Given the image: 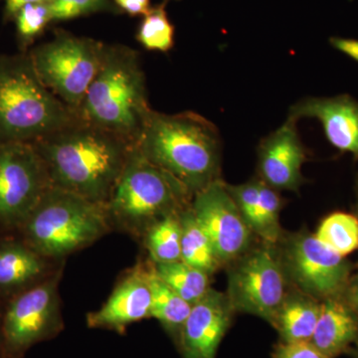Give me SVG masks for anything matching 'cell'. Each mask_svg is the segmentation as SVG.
Returning <instances> with one entry per match:
<instances>
[{
    "label": "cell",
    "mask_w": 358,
    "mask_h": 358,
    "mask_svg": "<svg viewBox=\"0 0 358 358\" xmlns=\"http://www.w3.org/2000/svg\"><path fill=\"white\" fill-rule=\"evenodd\" d=\"M352 355H353V357L358 358V348L357 350H353L352 352Z\"/></svg>",
    "instance_id": "36"
},
{
    "label": "cell",
    "mask_w": 358,
    "mask_h": 358,
    "mask_svg": "<svg viewBox=\"0 0 358 358\" xmlns=\"http://www.w3.org/2000/svg\"><path fill=\"white\" fill-rule=\"evenodd\" d=\"M141 155L194 196L221 178L222 143L215 124L193 112L152 110L136 143Z\"/></svg>",
    "instance_id": "2"
},
{
    "label": "cell",
    "mask_w": 358,
    "mask_h": 358,
    "mask_svg": "<svg viewBox=\"0 0 358 358\" xmlns=\"http://www.w3.org/2000/svg\"><path fill=\"white\" fill-rule=\"evenodd\" d=\"M181 261L214 275L222 267L211 240L193 213L192 205L180 213Z\"/></svg>",
    "instance_id": "20"
},
{
    "label": "cell",
    "mask_w": 358,
    "mask_h": 358,
    "mask_svg": "<svg viewBox=\"0 0 358 358\" xmlns=\"http://www.w3.org/2000/svg\"><path fill=\"white\" fill-rule=\"evenodd\" d=\"M50 6L53 21L73 20L113 7L109 0H50Z\"/></svg>",
    "instance_id": "29"
},
{
    "label": "cell",
    "mask_w": 358,
    "mask_h": 358,
    "mask_svg": "<svg viewBox=\"0 0 358 358\" xmlns=\"http://www.w3.org/2000/svg\"><path fill=\"white\" fill-rule=\"evenodd\" d=\"M288 117L317 120L329 143L358 160V103L352 96H308L289 108Z\"/></svg>",
    "instance_id": "16"
},
{
    "label": "cell",
    "mask_w": 358,
    "mask_h": 358,
    "mask_svg": "<svg viewBox=\"0 0 358 358\" xmlns=\"http://www.w3.org/2000/svg\"><path fill=\"white\" fill-rule=\"evenodd\" d=\"M21 51L27 52L36 37L53 21L50 0L26 4L14 17Z\"/></svg>",
    "instance_id": "27"
},
{
    "label": "cell",
    "mask_w": 358,
    "mask_h": 358,
    "mask_svg": "<svg viewBox=\"0 0 358 358\" xmlns=\"http://www.w3.org/2000/svg\"><path fill=\"white\" fill-rule=\"evenodd\" d=\"M273 358H329L308 343H280L275 346Z\"/></svg>",
    "instance_id": "30"
},
{
    "label": "cell",
    "mask_w": 358,
    "mask_h": 358,
    "mask_svg": "<svg viewBox=\"0 0 358 358\" xmlns=\"http://www.w3.org/2000/svg\"><path fill=\"white\" fill-rule=\"evenodd\" d=\"M291 289L277 245H253L228 265V292L235 312L274 322Z\"/></svg>",
    "instance_id": "9"
},
{
    "label": "cell",
    "mask_w": 358,
    "mask_h": 358,
    "mask_svg": "<svg viewBox=\"0 0 358 358\" xmlns=\"http://www.w3.org/2000/svg\"><path fill=\"white\" fill-rule=\"evenodd\" d=\"M51 186L44 162L32 143L0 147V225L20 229Z\"/></svg>",
    "instance_id": "11"
},
{
    "label": "cell",
    "mask_w": 358,
    "mask_h": 358,
    "mask_svg": "<svg viewBox=\"0 0 358 358\" xmlns=\"http://www.w3.org/2000/svg\"><path fill=\"white\" fill-rule=\"evenodd\" d=\"M329 42L334 49L358 62V40L334 37Z\"/></svg>",
    "instance_id": "32"
},
{
    "label": "cell",
    "mask_w": 358,
    "mask_h": 358,
    "mask_svg": "<svg viewBox=\"0 0 358 358\" xmlns=\"http://www.w3.org/2000/svg\"><path fill=\"white\" fill-rule=\"evenodd\" d=\"M157 275L190 305L201 300L211 289V275L183 261L154 264Z\"/></svg>",
    "instance_id": "22"
},
{
    "label": "cell",
    "mask_w": 358,
    "mask_h": 358,
    "mask_svg": "<svg viewBox=\"0 0 358 358\" xmlns=\"http://www.w3.org/2000/svg\"><path fill=\"white\" fill-rule=\"evenodd\" d=\"M292 119L263 138L258 148V178L274 189L298 192L305 183L301 167L308 159Z\"/></svg>",
    "instance_id": "14"
},
{
    "label": "cell",
    "mask_w": 358,
    "mask_h": 358,
    "mask_svg": "<svg viewBox=\"0 0 358 358\" xmlns=\"http://www.w3.org/2000/svg\"><path fill=\"white\" fill-rule=\"evenodd\" d=\"M282 207L279 192L261 180L260 199L252 231L266 243L277 245L284 234L280 224Z\"/></svg>",
    "instance_id": "25"
},
{
    "label": "cell",
    "mask_w": 358,
    "mask_h": 358,
    "mask_svg": "<svg viewBox=\"0 0 358 358\" xmlns=\"http://www.w3.org/2000/svg\"><path fill=\"white\" fill-rule=\"evenodd\" d=\"M66 261L47 258L21 238L0 241V298L9 299L44 281L61 268Z\"/></svg>",
    "instance_id": "17"
},
{
    "label": "cell",
    "mask_w": 358,
    "mask_h": 358,
    "mask_svg": "<svg viewBox=\"0 0 358 358\" xmlns=\"http://www.w3.org/2000/svg\"><path fill=\"white\" fill-rule=\"evenodd\" d=\"M192 208L222 266L234 262L253 246L255 234L240 213L222 179L196 193Z\"/></svg>",
    "instance_id": "12"
},
{
    "label": "cell",
    "mask_w": 358,
    "mask_h": 358,
    "mask_svg": "<svg viewBox=\"0 0 358 358\" xmlns=\"http://www.w3.org/2000/svg\"><path fill=\"white\" fill-rule=\"evenodd\" d=\"M192 199L180 181L145 159L134 143L106 209L113 231L141 241L152 224L185 210Z\"/></svg>",
    "instance_id": "5"
},
{
    "label": "cell",
    "mask_w": 358,
    "mask_h": 358,
    "mask_svg": "<svg viewBox=\"0 0 358 358\" xmlns=\"http://www.w3.org/2000/svg\"><path fill=\"white\" fill-rule=\"evenodd\" d=\"M2 317H3V308L0 307V358H3V338H2Z\"/></svg>",
    "instance_id": "35"
},
{
    "label": "cell",
    "mask_w": 358,
    "mask_h": 358,
    "mask_svg": "<svg viewBox=\"0 0 358 358\" xmlns=\"http://www.w3.org/2000/svg\"><path fill=\"white\" fill-rule=\"evenodd\" d=\"M234 313L227 294L211 288L192 306L181 329L176 346L182 358H216Z\"/></svg>",
    "instance_id": "15"
},
{
    "label": "cell",
    "mask_w": 358,
    "mask_h": 358,
    "mask_svg": "<svg viewBox=\"0 0 358 358\" xmlns=\"http://www.w3.org/2000/svg\"><path fill=\"white\" fill-rule=\"evenodd\" d=\"M152 289V308L150 317L159 320L166 334L178 345L181 329L185 326L188 315L192 312V305L181 298L174 289L166 284L155 272L152 263L150 274Z\"/></svg>",
    "instance_id": "21"
},
{
    "label": "cell",
    "mask_w": 358,
    "mask_h": 358,
    "mask_svg": "<svg viewBox=\"0 0 358 358\" xmlns=\"http://www.w3.org/2000/svg\"><path fill=\"white\" fill-rule=\"evenodd\" d=\"M152 262L141 261L120 278L105 303L87 315L90 329H109L120 334L134 322L150 319Z\"/></svg>",
    "instance_id": "13"
},
{
    "label": "cell",
    "mask_w": 358,
    "mask_h": 358,
    "mask_svg": "<svg viewBox=\"0 0 358 358\" xmlns=\"http://www.w3.org/2000/svg\"><path fill=\"white\" fill-rule=\"evenodd\" d=\"M152 110L138 52L105 44L102 62L78 110V119L136 143Z\"/></svg>",
    "instance_id": "3"
},
{
    "label": "cell",
    "mask_w": 358,
    "mask_h": 358,
    "mask_svg": "<svg viewBox=\"0 0 358 358\" xmlns=\"http://www.w3.org/2000/svg\"><path fill=\"white\" fill-rule=\"evenodd\" d=\"M261 179L257 176L242 185H230L226 183L228 192L236 203L249 227L253 228L255 222L257 209L260 199Z\"/></svg>",
    "instance_id": "28"
},
{
    "label": "cell",
    "mask_w": 358,
    "mask_h": 358,
    "mask_svg": "<svg viewBox=\"0 0 358 358\" xmlns=\"http://www.w3.org/2000/svg\"><path fill=\"white\" fill-rule=\"evenodd\" d=\"M181 212L167 215L152 224L141 239L152 263L166 264L181 260Z\"/></svg>",
    "instance_id": "23"
},
{
    "label": "cell",
    "mask_w": 358,
    "mask_h": 358,
    "mask_svg": "<svg viewBox=\"0 0 358 358\" xmlns=\"http://www.w3.org/2000/svg\"><path fill=\"white\" fill-rule=\"evenodd\" d=\"M357 217H358V205H357Z\"/></svg>",
    "instance_id": "37"
},
{
    "label": "cell",
    "mask_w": 358,
    "mask_h": 358,
    "mask_svg": "<svg viewBox=\"0 0 358 358\" xmlns=\"http://www.w3.org/2000/svg\"><path fill=\"white\" fill-rule=\"evenodd\" d=\"M61 268L44 281L7 301L2 317L3 358H23L33 345L56 338L64 329L59 285Z\"/></svg>",
    "instance_id": "8"
},
{
    "label": "cell",
    "mask_w": 358,
    "mask_h": 358,
    "mask_svg": "<svg viewBox=\"0 0 358 358\" xmlns=\"http://www.w3.org/2000/svg\"><path fill=\"white\" fill-rule=\"evenodd\" d=\"M45 1L49 0H4V17L6 20H14L16 13L26 4Z\"/></svg>",
    "instance_id": "33"
},
{
    "label": "cell",
    "mask_w": 358,
    "mask_h": 358,
    "mask_svg": "<svg viewBox=\"0 0 358 358\" xmlns=\"http://www.w3.org/2000/svg\"><path fill=\"white\" fill-rule=\"evenodd\" d=\"M348 303L352 307V310L358 315V275L355 278L352 282H348Z\"/></svg>",
    "instance_id": "34"
},
{
    "label": "cell",
    "mask_w": 358,
    "mask_h": 358,
    "mask_svg": "<svg viewBox=\"0 0 358 358\" xmlns=\"http://www.w3.org/2000/svg\"><path fill=\"white\" fill-rule=\"evenodd\" d=\"M358 339V317L352 307L338 298L322 301L319 320L310 339L320 352L334 358Z\"/></svg>",
    "instance_id": "18"
},
{
    "label": "cell",
    "mask_w": 358,
    "mask_h": 358,
    "mask_svg": "<svg viewBox=\"0 0 358 358\" xmlns=\"http://www.w3.org/2000/svg\"><path fill=\"white\" fill-rule=\"evenodd\" d=\"M124 13L131 16L143 15L150 11V0H113Z\"/></svg>",
    "instance_id": "31"
},
{
    "label": "cell",
    "mask_w": 358,
    "mask_h": 358,
    "mask_svg": "<svg viewBox=\"0 0 358 358\" xmlns=\"http://www.w3.org/2000/svg\"><path fill=\"white\" fill-rule=\"evenodd\" d=\"M105 44L59 32L29 52L41 81L75 115L102 62Z\"/></svg>",
    "instance_id": "7"
},
{
    "label": "cell",
    "mask_w": 358,
    "mask_h": 358,
    "mask_svg": "<svg viewBox=\"0 0 358 358\" xmlns=\"http://www.w3.org/2000/svg\"><path fill=\"white\" fill-rule=\"evenodd\" d=\"M77 120L41 81L29 52L0 53V147L35 143Z\"/></svg>",
    "instance_id": "4"
},
{
    "label": "cell",
    "mask_w": 358,
    "mask_h": 358,
    "mask_svg": "<svg viewBox=\"0 0 358 358\" xmlns=\"http://www.w3.org/2000/svg\"><path fill=\"white\" fill-rule=\"evenodd\" d=\"M315 235L327 248L348 256L358 249V217L345 212H334L322 221Z\"/></svg>",
    "instance_id": "24"
},
{
    "label": "cell",
    "mask_w": 358,
    "mask_h": 358,
    "mask_svg": "<svg viewBox=\"0 0 358 358\" xmlns=\"http://www.w3.org/2000/svg\"><path fill=\"white\" fill-rule=\"evenodd\" d=\"M277 247L292 288L320 301L345 293L352 266L315 234L307 230L284 232Z\"/></svg>",
    "instance_id": "10"
},
{
    "label": "cell",
    "mask_w": 358,
    "mask_h": 358,
    "mask_svg": "<svg viewBox=\"0 0 358 358\" xmlns=\"http://www.w3.org/2000/svg\"><path fill=\"white\" fill-rule=\"evenodd\" d=\"M17 231L41 255L66 261L113 228L106 205L51 186Z\"/></svg>",
    "instance_id": "6"
},
{
    "label": "cell",
    "mask_w": 358,
    "mask_h": 358,
    "mask_svg": "<svg viewBox=\"0 0 358 358\" xmlns=\"http://www.w3.org/2000/svg\"><path fill=\"white\" fill-rule=\"evenodd\" d=\"M32 145L52 186L106 205L134 143L78 119Z\"/></svg>",
    "instance_id": "1"
},
{
    "label": "cell",
    "mask_w": 358,
    "mask_h": 358,
    "mask_svg": "<svg viewBox=\"0 0 358 358\" xmlns=\"http://www.w3.org/2000/svg\"><path fill=\"white\" fill-rule=\"evenodd\" d=\"M136 39L148 51H171L174 46V27L169 20L166 3L152 7L138 28Z\"/></svg>",
    "instance_id": "26"
},
{
    "label": "cell",
    "mask_w": 358,
    "mask_h": 358,
    "mask_svg": "<svg viewBox=\"0 0 358 358\" xmlns=\"http://www.w3.org/2000/svg\"><path fill=\"white\" fill-rule=\"evenodd\" d=\"M322 301L289 289L272 326L277 329L282 343H308L319 320Z\"/></svg>",
    "instance_id": "19"
}]
</instances>
